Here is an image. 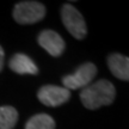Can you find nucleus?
<instances>
[{
  "label": "nucleus",
  "instance_id": "f257e3e1",
  "mask_svg": "<svg viewBox=\"0 0 129 129\" xmlns=\"http://www.w3.org/2000/svg\"><path fill=\"white\" fill-rule=\"evenodd\" d=\"M116 88L109 80L102 79L90 84L81 90L80 99L83 105L88 110H96L101 106L110 105L115 101Z\"/></svg>",
  "mask_w": 129,
  "mask_h": 129
},
{
  "label": "nucleus",
  "instance_id": "f03ea898",
  "mask_svg": "<svg viewBox=\"0 0 129 129\" xmlns=\"http://www.w3.org/2000/svg\"><path fill=\"white\" fill-rule=\"evenodd\" d=\"M61 19L64 28L77 40L85 38L87 34V26L81 13L71 4H64L61 9Z\"/></svg>",
  "mask_w": 129,
  "mask_h": 129
},
{
  "label": "nucleus",
  "instance_id": "7ed1b4c3",
  "mask_svg": "<svg viewBox=\"0 0 129 129\" xmlns=\"http://www.w3.org/2000/svg\"><path fill=\"white\" fill-rule=\"evenodd\" d=\"M46 7L38 1H20L14 6L13 18L19 24H34L44 18Z\"/></svg>",
  "mask_w": 129,
  "mask_h": 129
},
{
  "label": "nucleus",
  "instance_id": "20e7f679",
  "mask_svg": "<svg viewBox=\"0 0 129 129\" xmlns=\"http://www.w3.org/2000/svg\"><path fill=\"white\" fill-rule=\"evenodd\" d=\"M97 74V67L92 62H86L81 64L73 74L64 75L62 78L63 87L67 90H78V88H85L88 86L93 78Z\"/></svg>",
  "mask_w": 129,
  "mask_h": 129
},
{
  "label": "nucleus",
  "instance_id": "39448f33",
  "mask_svg": "<svg viewBox=\"0 0 129 129\" xmlns=\"http://www.w3.org/2000/svg\"><path fill=\"white\" fill-rule=\"evenodd\" d=\"M37 97L38 101L47 106H59L69 101L71 92L64 87L55 85H46L40 88Z\"/></svg>",
  "mask_w": 129,
  "mask_h": 129
},
{
  "label": "nucleus",
  "instance_id": "423d86ee",
  "mask_svg": "<svg viewBox=\"0 0 129 129\" xmlns=\"http://www.w3.org/2000/svg\"><path fill=\"white\" fill-rule=\"evenodd\" d=\"M38 44L51 56H60L64 50V41L56 31L44 30L38 36Z\"/></svg>",
  "mask_w": 129,
  "mask_h": 129
},
{
  "label": "nucleus",
  "instance_id": "0eeeda50",
  "mask_svg": "<svg viewBox=\"0 0 129 129\" xmlns=\"http://www.w3.org/2000/svg\"><path fill=\"white\" fill-rule=\"evenodd\" d=\"M108 67L114 77L120 80L129 81V57L114 53L108 57Z\"/></svg>",
  "mask_w": 129,
  "mask_h": 129
},
{
  "label": "nucleus",
  "instance_id": "6e6552de",
  "mask_svg": "<svg viewBox=\"0 0 129 129\" xmlns=\"http://www.w3.org/2000/svg\"><path fill=\"white\" fill-rule=\"evenodd\" d=\"M10 68L18 74H37L38 68L35 62L25 54H14L9 62Z\"/></svg>",
  "mask_w": 129,
  "mask_h": 129
},
{
  "label": "nucleus",
  "instance_id": "1a4fd4ad",
  "mask_svg": "<svg viewBox=\"0 0 129 129\" xmlns=\"http://www.w3.org/2000/svg\"><path fill=\"white\" fill-rule=\"evenodd\" d=\"M25 129H55V121L47 114H37L26 122Z\"/></svg>",
  "mask_w": 129,
  "mask_h": 129
},
{
  "label": "nucleus",
  "instance_id": "9d476101",
  "mask_svg": "<svg viewBox=\"0 0 129 129\" xmlns=\"http://www.w3.org/2000/svg\"><path fill=\"white\" fill-rule=\"evenodd\" d=\"M18 121V112L13 106L0 108V129H12Z\"/></svg>",
  "mask_w": 129,
  "mask_h": 129
},
{
  "label": "nucleus",
  "instance_id": "9b49d317",
  "mask_svg": "<svg viewBox=\"0 0 129 129\" xmlns=\"http://www.w3.org/2000/svg\"><path fill=\"white\" fill-rule=\"evenodd\" d=\"M4 56H5L4 49H3V47L0 46V72H1V69H3V66H4Z\"/></svg>",
  "mask_w": 129,
  "mask_h": 129
}]
</instances>
